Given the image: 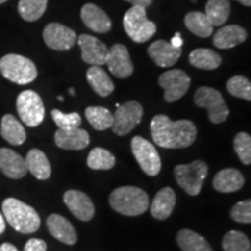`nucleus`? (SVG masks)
<instances>
[{
    "instance_id": "obj_9",
    "label": "nucleus",
    "mask_w": 251,
    "mask_h": 251,
    "mask_svg": "<svg viewBox=\"0 0 251 251\" xmlns=\"http://www.w3.org/2000/svg\"><path fill=\"white\" fill-rule=\"evenodd\" d=\"M131 152L144 174L155 177L161 172V157L153 144L148 140L135 136L131 140Z\"/></svg>"
},
{
    "instance_id": "obj_27",
    "label": "nucleus",
    "mask_w": 251,
    "mask_h": 251,
    "mask_svg": "<svg viewBox=\"0 0 251 251\" xmlns=\"http://www.w3.org/2000/svg\"><path fill=\"white\" fill-rule=\"evenodd\" d=\"M188 61L194 68L201 70H215L221 65V56L212 49L198 48L194 49L188 56Z\"/></svg>"
},
{
    "instance_id": "obj_3",
    "label": "nucleus",
    "mask_w": 251,
    "mask_h": 251,
    "mask_svg": "<svg viewBox=\"0 0 251 251\" xmlns=\"http://www.w3.org/2000/svg\"><path fill=\"white\" fill-rule=\"evenodd\" d=\"M109 205L122 215L137 216L149 208V197L140 187L121 186L111 193Z\"/></svg>"
},
{
    "instance_id": "obj_37",
    "label": "nucleus",
    "mask_w": 251,
    "mask_h": 251,
    "mask_svg": "<svg viewBox=\"0 0 251 251\" xmlns=\"http://www.w3.org/2000/svg\"><path fill=\"white\" fill-rule=\"evenodd\" d=\"M51 118L55 121L58 129H75V128H79V126L81 125L80 115L76 112L65 114V113L58 111V109H52Z\"/></svg>"
},
{
    "instance_id": "obj_5",
    "label": "nucleus",
    "mask_w": 251,
    "mask_h": 251,
    "mask_svg": "<svg viewBox=\"0 0 251 251\" xmlns=\"http://www.w3.org/2000/svg\"><path fill=\"white\" fill-rule=\"evenodd\" d=\"M175 177L179 186L188 196L196 197L202 190L203 183L208 175V166L203 161H193L188 164L175 166Z\"/></svg>"
},
{
    "instance_id": "obj_36",
    "label": "nucleus",
    "mask_w": 251,
    "mask_h": 251,
    "mask_svg": "<svg viewBox=\"0 0 251 251\" xmlns=\"http://www.w3.org/2000/svg\"><path fill=\"white\" fill-rule=\"evenodd\" d=\"M234 150L244 165L251 164V137L249 134L241 131L235 136Z\"/></svg>"
},
{
    "instance_id": "obj_4",
    "label": "nucleus",
    "mask_w": 251,
    "mask_h": 251,
    "mask_svg": "<svg viewBox=\"0 0 251 251\" xmlns=\"http://www.w3.org/2000/svg\"><path fill=\"white\" fill-rule=\"evenodd\" d=\"M2 77L19 85H26L35 80L37 69L29 58L18 54H8L0 59Z\"/></svg>"
},
{
    "instance_id": "obj_1",
    "label": "nucleus",
    "mask_w": 251,
    "mask_h": 251,
    "mask_svg": "<svg viewBox=\"0 0 251 251\" xmlns=\"http://www.w3.org/2000/svg\"><path fill=\"white\" fill-rule=\"evenodd\" d=\"M151 136L158 147L181 149L192 146L197 139V127L190 120L172 121L164 114H158L150 122Z\"/></svg>"
},
{
    "instance_id": "obj_42",
    "label": "nucleus",
    "mask_w": 251,
    "mask_h": 251,
    "mask_svg": "<svg viewBox=\"0 0 251 251\" xmlns=\"http://www.w3.org/2000/svg\"><path fill=\"white\" fill-rule=\"evenodd\" d=\"M0 251H19L18 248L11 243H2L0 246Z\"/></svg>"
},
{
    "instance_id": "obj_25",
    "label": "nucleus",
    "mask_w": 251,
    "mask_h": 251,
    "mask_svg": "<svg viewBox=\"0 0 251 251\" xmlns=\"http://www.w3.org/2000/svg\"><path fill=\"white\" fill-rule=\"evenodd\" d=\"M0 135L12 146H21L27 139L24 126L12 114H6L2 117L0 124Z\"/></svg>"
},
{
    "instance_id": "obj_21",
    "label": "nucleus",
    "mask_w": 251,
    "mask_h": 251,
    "mask_svg": "<svg viewBox=\"0 0 251 251\" xmlns=\"http://www.w3.org/2000/svg\"><path fill=\"white\" fill-rule=\"evenodd\" d=\"M248 34L243 27L237 25H229L221 27L213 36V43L219 49L234 48L247 40Z\"/></svg>"
},
{
    "instance_id": "obj_45",
    "label": "nucleus",
    "mask_w": 251,
    "mask_h": 251,
    "mask_svg": "<svg viewBox=\"0 0 251 251\" xmlns=\"http://www.w3.org/2000/svg\"><path fill=\"white\" fill-rule=\"evenodd\" d=\"M69 92L71 93V96H75V90H74V89H70V90H69Z\"/></svg>"
},
{
    "instance_id": "obj_12",
    "label": "nucleus",
    "mask_w": 251,
    "mask_h": 251,
    "mask_svg": "<svg viewBox=\"0 0 251 251\" xmlns=\"http://www.w3.org/2000/svg\"><path fill=\"white\" fill-rule=\"evenodd\" d=\"M76 31L64 25L52 23L47 25L43 30V40L50 49L65 51L71 49L77 42Z\"/></svg>"
},
{
    "instance_id": "obj_6",
    "label": "nucleus",
    "mask_w": 251,
    "mask_h": 251,
    "mask_svg": "<svg viewBox=\"0 0 251 251\" xmlns=\"http://www.w3.org/2000/svg\"><path fill=\"white\" fill-rule=\"evenodd\" d=\"M124 28L128 36L136 43L147 42L155 35L157 29L156 25L147 18L146 8L141 6H133L126 12Z\"/></svg>"
},
{
    "instance_id": "obj_41",
    "label": "nucleus",
    "mask_w": 251,
    "mask_h": 251,
    "mask_svg": "<svg viewBox=\"0 0 251 251\" xmlns=\"http://www.w3.org/2000/svg\"><path fill=\"white\" fill-rule=\"evenodd\" d=\"M171 45L175 47H181L183 46V39H181L180 33H176V35L172 37Z\"/></svg>"
},
{
    "instance_id": "obj_2",
    "label": "nucleus",
    "mask_w": 251,
    "mask_h": 251,
    "mask_svg": "<svg viewBox=\"0 0 251 251\" xmlns=\"http://www.w3.org/2000/svg\"><path fill=\"white\" fill-rule=\"evenodd\" d=\"M2 215L7 224L19 233L31 234L40 228L39 213L31 206L15 198H7L4 200Z\"/></svg>"
},
{
    "instance_id": "obj_11",
    "label": "nucleus",
    "mask_w": 251,
    "mask_h": 251,
    "mask_svg": "<svg viewBox=\"0 0 251 251\" xmlns=\"http://www.w3.org/2000/svg\"><path fill=\"white\" fill-rule=\"evenodd\" d=\"M158 84L164 90L165 101L176 102L181 99L190 89L191 78L183 70L174 69L162 74L158 78Z\"/></svg>"
},
{
    "instance_id": "obj_35",
    "label": "nucleus",
    "mask_w": 251,
    "mask_h": 251,
    "mask_svg": "<svg viewBox=\"0 0 251 251\" xmlns=\"http://www.w3.org/2000/svg\"><path fill=\"white\" fill-rule=\"evenodd\" d=\"M227 90L233 97L244 99L247 101L251 100V84L250 80L246 77L240 76V75L231 77L227 81Z\"/></svg>"
},
{
    "instance_id": "obj_10",
    "label": "nucleus",
    "mask_w": 251,
    "mask_h": 251,
    "mask_svg": "<svg viewBox=\"0 0 251 251\" xmlns=\"http://www.w3.org/2000/svg\"><path fill=\"white\" fill-rule=\"evenodd\" d=\"M143 117V107L137 101H128L120 105L113 115L112 129L119 136L128 135L140 125Z\"/></svg>"
},
{
    "instance_id": "obj_32",
    "label": "nucleus",
    "mask_w": 251,
    "mask_h": 251,
    "mask_svg": "<svg viewBox=\"0 0 251 251\" xmlns=\"http://www.w3.org/2000/svg\"><path fill=\"white\" fill-rule=\"evenodd\" d=\"M47 5H48V0H20L18 11L24 20L33 23V21L39 20L45 14Z\"/></svg>"
},
{
    "instance_id": "obj_29",
    "label": "nucleus",
    "mask_w": 251,
    "mask_h": 251,
    "mask_svg": "<svg viewBox=\"0 0 251 251\" xmlns=\"http://www.w3.org/2000/svg\"><path fill=\"white\" fill-rule=\"evenodd\" d=\"M185 26L191 33L199 37H208L213 34V25L205 13L201 12H190L184 19Z\"/></svg>"
},
{
    "instance_id": "obj_33",
    "label": "nucleus",
    "mask_w": 251,
    "mask_h": 251,
    "mask_svg": "<svg viewBox=\"0 0 251 251\" xmlns=\"http://www.w3.org/2000/svg\"><path fill=\"white\" fill-rule=\"evenodd\" d=\"M87 166L92 170H111L115 165V157L103 148H94L87 156Z\"/></svg>"
},
{
    "instance_id": "obj_34",
    "label": "nucleus",
    "mask_w": 251,
    "mask_h": 251,
    "mask_svg": "<svg viewBox=\"0 0 251 251\" xmlns=\"http://www.w3.org/2000/svg\"><path fill=\"white\" fill-rule=\"evenodd\" d=\"M224 251H251V243L246 234L238 230H230L222 240Z\"/></svg>"
},
{
    "instance_id": "obj_16",
    "label": "nucleus",
    "mask_w": 251,
    "mask_h": 251,
    "mask_svg": "<svg viewBox=\"0 0 251 251\" xmlns=\"http://www.w3.org/2000/svg\"><path fill=\"white\" fill-rule=\"evenodd\" d=\"M148 54L158 67L169 68L179 59L181 47H175L164 40H157L149 46Z\"/></svg>"
},
{
    "instance_id": "obj_46",
    "label": "nucleus",
    "mask_w": 251,
    "mask_h": 251,
    "mask_svg": "<svg viewBox=\"0 0 251 251\" xmlns=\"http://www.w3.org/2000/svg\"><path fill=\"white\" fill-rule=\"evenodd\" d=\"M6 1H8V0H0V5L4 4V2H6Z\"/></svg>"
},
{
    "instance_id": "obj_26",
    "label": "nucleus",
    "mask_w": 251,
    "mask_h": 251,
    "mask_svg": "<svg viewBox=\"0 0 251 251\" xmlns=\"http://www.w3.org/2000/svg\"><path fill=\"white\" fill-rule=\"evenodd\" d=\"M86 79L99 97H108L114 91V84L103 69L92 65L86 71Z\"/></svg>"
},
{
    "instance_id": "obj_22",
    "label": "nucleus",
    "mask_w": 251,
    "mask_h": 251,
    "mask_svg": "<svg viewBox=\"0 0 251 251\" xmlns=\"http://www.w3.org/2000/svg\"><path fill=\"white\" fill-rule=\"evenodd\" d=\"M244 185V176L237 169L228 168L219 171L213 179V187L221 193L237 192Z\"/></svg>"
},
{
    "instance_id": "obj_24",
    "label": "nucleus",
    "mask_w": 251,
    "mask_h": 251,
    "mask_svg": "<svg viewBox=\"0 0 251 251\" xmlns=\"http://www.w3.org/2000/svg\"><path fill=\"white\" fill-rule=\"evenodd\" d=\"M27 170L36 179L46 180L51 176V165L46 153L40 149H31L25 157Z\"/></svg>"
},
{
    "instance_id": "obj_8",
    "label": "nucleus",
    "mask_w": 251,
    "mask_h": 251,
    "mask_svg": "<svg viewBox=\"0 0 251 251\" xmlns=\"http://www.w3.org/2000/svg\"><path fill=\"white\" fill-rule=\"evenodd\" d=\"M18 114L21 121L28 127H37L45 120V105L36 92L23 91L17 99Z\"/></svg>"
},
{
    "instance_id": "obj_39",
    "label": "nucleus",
    "mask_w": 251,
    "mask_h": 251,
    "mask_svg": "<svg viewBox=\"0 0 251 251\" xmlns=\"http://www.w3.org/2000/svg\"><path fill=\"white\" fill-rule=\"evenodd\" d=\"M24 251H47V243L40 238H30L27 241Z\"/></svg>"
},
{
    "instance_id": "obj_19",
    "label": "nucleus",
    "mask_w": 251,
    "mask_h": 251,
    "mask_svg": "<svg viewBox=\"0 0 251 251\" xmlns=\"http://www.w3.org/2000/svg\"><path fill=\"white\" fill-rule=\"evenodd\" d=\"M80 18L87 28L96 33H108L112 29V21L108 15L94 4H86L80 11Z\"/></svg>"
},
{
    "instance_id": "obj_20",
    "label": "nucleus",
    "mask_w": 251,
    "mask_h": 251,
    "mask_svg": "<svg viewBox=\"0 0 251 251\" xmlns=\"http://www.w3.org/2000/svg\"><path fill=\"white\" fill-rule=\"evenodd\" d=\"M55 143L58 148L64 150H83L90 144V135L81 128L58 129L55 133Z\"/></svg>"
},
{
    "instance_id": "obj_13",
    "label": "nucleus",
    "mask_w": 251,
    "mask_h": 251,
    "mask_svg": "<svg viewBox=\"0 0 251 251\" xmlns=\"http://www.w3.org/2000/svg\"><path fill=\"white\" fill-rule=\"evenodd\" d=\"M105 64H107L113 76L121 79L130 77L134 72V65L131 63L128 49L126 48V46L119 43L108 49Z\"/></svg>"
},
{
    "instance_id": "obj_14",
    "label": "nucleus",
    "mask_w": 251,
    "mask_h": 251,
    "mask_svg": "<svg viewBox=\"0 0 251 251\" xmlns=\"http://www.w3.org/2000/svg\"><path fill=\"white\" fill-rule=\"evenodd\" d=\"M65 205L80 221H90L96 214V207L89 196L78 190H69L63 196Z\"/></svg>"
},
{
    "instance_id": "obj_43",
    "label": "nucleus",
    "mask_w": 251,
    "mask_h": 251,
    "mask_svg": "<svg viewBox=\"0 0 251 251\" xmlns=\"http://www.w3.org/2000/svg\"><path fill=\"white\" fill-rule=\"evenodd\" d=\"M6 230V220L2 215V213L0 212V234H2Z\"/></svg>"
},
{
    "instance_id": "obj_18",
    "label": "nucleus",
    "mask_w": 251,
    "mask_h": 251,
    "mask_svg": "<svg viewBox=\"0 0 251 251\" xmlns=\"http://www.w3.org/2000/svg\"><path fill=\"white\" fill-rule=\"evenodd\" d=\"M47 228L49 233L59 242L74 246L76 244L78 236L74 226L68 219L59 214H50L47 219Z\"/></svg>"
},
{
    "instance_id": "obj_17",
    "label": "nucleus",
    "mask_w": 251,
    "mask_h": 251,
    "mask_svg": "<svg viewBox=\"0 0 251 251\" xmlns=\"http://www.w3.org/2000/svg\"><path fill=\"white\" fill-rule=\"evenodd\" d=\"M0 171L11 179H21L28 172L24 157L8 148H0Z\"/></svg>"
},
{
    "instance_id": "obj_7",
    "label": "nucleus",
    "mask_w": 251,
    "mask_h": 251,
    "mask_svg": "<svg viewBox=\"0 0 251 251\" xmlns=\"http://www.w3.org/2000/svg\"><path fill=\"white\" fill-rule=\"evenodd\" d=\"M194 103L198 107L207 109L208 119L212 124H222L229 117V108L226 105L224 97L213 87H199L194 93Z\"/></svg>"
},
{
    "instance_id": "obj_23",
    "label": "nucleus",
    "mask_w": 251,
    "mask_h": 251,
    "mask_svg": "<svg viewBox=\"0 0 251 251\" xmlns=\"http://www.w3.org/2000/svg\"><path fill=\"white\" fill-rule=\"evenodd\" d=\"M176 205V193L171 187H164L159 190L153 198L150 206V213L152 218L157 220H166L172 214Z\"/></svg>"
},
{
    "instance_id": "obj_28",
    "label": "nucleus",
    "mask_w": 251,
    "mask_h": 251,
    "mask_svg": "<svg viewBox=\"0 0 251 251\" xmlns=\"http://www.w3.org/2000/svg\"><path fill=\"white\" fill-rule=\"evenodd\" d=\"M177 243L183 251H214L205 237L191 229L178 231Z\"/></svg>"
},
{
    "instance_id": "obj_44",
    "label": "nucleus",
    "mask_w": 251,
    "mask_h": 251,
    "mask_svg": "<svg viewBox=\"0 0 251 251\" xmlns=\"http://www.w3.org/2000/svg\"><path fill=\"white\" fill-rule=\"evenodd\" d=\"M236 1L241 2V4L247 6V7H250L251 6V0H236Z\"/></svg>"
},
{
    "instance_id": "obj_31",
    "label": "nucleus",
    "mask_w": 251,
    "mask_h": 251,
    "mask_svg": "<svg viewBox=\"0 0 251 251\" xmlns=\"http://www.w3.org/2000/svg\"><path fill=\"white\" fill-rule=\"evenodd\" d=\"M85 117L96 130H106L113 126V114L105 107L90 106L85 109Z\"/></svg>"
},
{
    "instance_id": "obj_40",
    "label": "nucleus",
    "mask_w": 251,
    "mask_h": 251,
    "mask_svg": "<svg viewBox=\"0 0 251 251\" xmlns=\"http://www.w3.org/2000/svg\"><path fill=\"white\" fill-rule=\"evenodd\" d=\"M125 1L130 2L133 6H141V7H149L152 4L153 0H125Z\"/></svg>"
},
{
    "instance_id": "obj_15",
    "label": "nucleus",
    "mask_w": 251,
    "mask_h": 251,
    "mask_svg": "<svg viewBox=\"0 0 251 251\" xmlns=\"http://www.w3.org/2000/svg\"><path fill=\"white\" fill-rule=\"evenodd\" d=\"M78 45L81 49V58L83 61L91 65H103L107 58L108 48L97 37L81 34L77 39Z\"/></svg>"
},
{
    "instance_id": "obj_38",
    "label": "nucleus",
    "mask_w": 251,
    "mask_h": 251,
    "mask_svg": "<svg viewBox=\"0 0 251 251\" xmlns=\"http://www.w3.org/2000/svg\"><path fill=\"white\" fill-rule=\"evenodd\" d=\"M230 218L240 224L251 222V200L247 199L235 203L230 209Z\"/></svg>"
},
{
    "instance_id": "obj_30",
    "label": "nucleus",
    "mask_w": 251,
    "mask_h": 251,
    "mask_svg": "<svg viewBox=\"0 0 251 251\" xmlns=\"http://www.w3.org/2000/svg\"><path fill=\"white\" fill-rule=\"evenodd\" d=\"M206 17L213 27H220L226 24L230 14L229 0H208L206 4Z\"/></svg>"
}]
</instances>
